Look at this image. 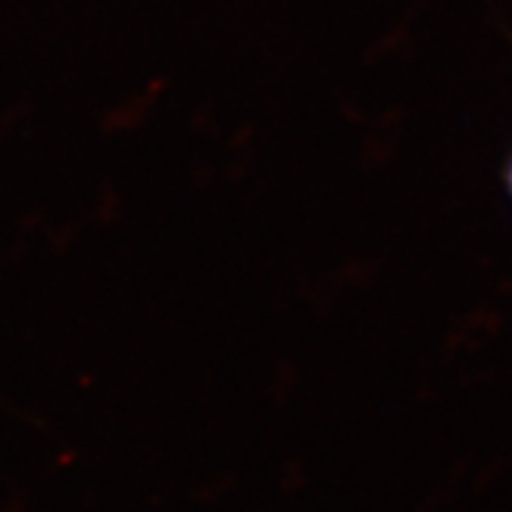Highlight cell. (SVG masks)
Segmentation results:
<instances>
[{
    "instance_id": "6da1fadb",
    "label": "cell",
    "mask_w": 512,
    "mask_h": 512,
    "mask_svg": "<svg viewBox=\"0 0 512 512\" xmlns=\"http://www.w3.org/2000/svg\"><path fill=\"white\" fill-rule=\"evenodd\" d=\"M505 186L510 191V199H512V157L507 160V168H505Z\"/></svg>"
}]
</instances>
